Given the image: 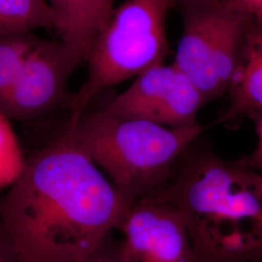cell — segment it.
I'll use <instances>...</instances> for the list:
<instances>
[{
  "instance_id": "1",
  "label": "cell",
  "mask_w": 262,
  "mask_h": 262,
  "mask_svg": "<svg viewBox=\"0 0 262 262\" xmlns=\"http://www.w3.org/2000/svg\"><path fill=\"white\" fill-rule=\"evenodd\" d=\"M132 204L64 129L26 159L0 197V223L19 262H75L103 244Z\"/></svg>"
},
{
  "instance_id": "2",
  "label": "cell",
  "mask_w": 262,
  "mask_h": 262,
  "mask_svg": "<svg viewBox=\"0 0 262 262\" xmlns=\"http://www.w3.org/2000/svg\"><path fill=\"white\" fill-rule=\"evenodd\" d=\"M198 141L159 195L182 215L194 262L261 260V172L223 159Z\"/></svg>"
},
{
  "instance_id": "3",
  "label": "cell",
  "mask_w": 262,
  "mask_h": 262,
  "mask_svg": "<svg viewBox=\"0 0 262 262\" xmlns=\"http://www.w3.org/2000/svg\"><path fill=\"white\" fill-rule=\"evenodd\" d=\"M206 126L169 128L123 120L103 109L84 112L66 130L123 196L134 203L161 192L186 150Z\"/></svg>"
},
{
  "instance_id": "4",
  "label": "cell",
  "mask_w": 262,
  "mask_h": 262,
  "mask_svg": "<svg viewBox=\"0 0 262 262\" xmlns=\"http://www.w3.org/2000/svg\"><path fill=\"white\" fill-rule=\"evenodd\" d=\"M177 1L124 0L114 7L85 56L88 75L72 96L67 123L75 122L106 90L164 62L166 20Z\"/></svg>"
},
{
  "instance_id": "5",
  "label": "cell",
  "mask_w": 262,
  "mask_h": 262,
  "mask_svg": "<svg viewBox=\"0 0 262 262\" xmlns=\"http://www.w3.org/2000/svg\"><path fill=\"white\" fill-rule=\"evenodd\" d=\"M176 6L183 28L173 63L209 103L228 94L252 17L226 0H178Z\"/></svg>"
},
{
  "instance_id": "6",
  "label": "cell",
  "mask_w": 262,
  "mask_h": 262,
  "mask_svg": "<svg viewBox=\"0 0 262 262\" xmlns=\"http://www.w3.org/2000/svg\"><path fill=\"white\" fill-rule=\"evenodd\" d=\"M204 105L201 94L187 76L173 62H162L137 76L103 110L123 120L186 128L200 124L197 115Z\"/></svg>"
},
{
  "instance_id": "7",
  "label": "cell",
  "mask_w": 262,
  "mask_h": 262,
  "mask_svg": "<svg viewBox=\"0 0 262 262\" xmlns=\"http://www.w3.org/2000/svg\"><path fill=\"white\" fill-rule=\"evenodd\" d=\"M83 56L66 42L42 39L29 54L0 112L14 121H31L70 105V77Z\"/></svg>"
},
{
  "instance_id": "8",
  "label": "cell",
  "mask_w": 262,
  "mask_h": 262,
  "mask_svg": "<svg viewBox=\"0 0 262 262\" xmlns=\"http://www.w3.org/2000/svg\"><path fill=\"white\" fill-rule=\"evenodd\" d=\"M117 229L123 262H194L182 215L159 194L135 201Z\"/></svg>"
},
{
  "instance_id": "9",
  "label": "cell",
  "mask_w": 262,
  "mask_h": 262,
  "mask_svg": "<svg viewBox=\"0 0 262 262\" xmlns=\"http://www.w3.org/2000/svg\"><path fill=\"white\" fill-rule=\"evenodd\" d=\"M230 103L219 122L258 117L262 113V19L246 30L229 91Z\"/></svg>"
},
{
  "instance_id": "10",
  "label": "cell",
  "mask_w": 262,
  "mask_h": 262,
  "mask_svg": "<svg viewBox=\"0 0 262 262\" xmlns=\"http://www.w3.org/2000/svg\"><path fill=\"white\" fill-rule=\"evenodd\" d=\"M116 0H64L60 40L74 48L83 58L92 47Z\"/></svg>"
},
{
  "instance_id": "11",
  "label": "cell",
  "mask_w": 262,
  "mask_h": 262,
  "mask_svg": "<svg viewBox=\"0 0 262 262\" xmlns=\"http://www.w3.org/2000/svg\"><path fill=\"white\" fill-rule=\"evenodd\" d=\"M60 19L47 0H0V36L60 29Z\"/></svg>"
},
{
  "instance_id": "12",
  "label": "cell",
  "mask_w": 262,
  "mask_h": 262,
  "mask_svg": "<svg viewBox=\"0 0 262 262\" xmlns=\"http://www.w3.org/2000/svg\"><path fill=\"white\" fill-rule=\"evenodd\" d=\"M40 40L34 32L0 36V110L21 67Z\"/></svg>"
},
{
  "instance_id": "13",
  "label": "cell",
  "mask_w": 262,
  "mask_h": 262,
  "mask_svg": "<svg viewBox=\"0 0 262 262\" xmlns=\"http://www.w3.org/2000/svg\"><path fill=\"white\" fill-rule=\"evenodd\" d=\"M25 161L10 120L0 112V191L15 183L25 166Z\"/></svg>"
},
{
  "instance_id": "14",
  "label": "cell",
  "mask_w": 262,
  "mask_h": 262,
  "mask_svg": "<svg viewBox=\"0 0 262 262\" xmlns=\"http://www.w3.org/2000/svg\"><path fill=\"white\" fill-rule=\"evenodd\" d=\"M75 262H123L121 241L116 240L112 233L94 253Z\"/></svg>"
},
{
  "instance_id": "15",
  "label": "cell",
  "mask_w": 262,
  "mask_h": 262,
  "mask_svg": "<svg viewBox=\"0 0 262 262\" xmlns=\"http://www.w3.org/2000/svg\"><path fill=\"white\" fill-rule=\"evenodd\" d=\"M256 131H257V145L253 150V154L251 155V157L246 159L244 162L262 173V113L257 117Z\"/></svg>"
},
{
  "instance_id": "16",
  "label": "cell",
  "mask_w": 262,
  "mask_h": 262,
  "mask_svg": "<svg viewBox=\"0 0 262 262\" xmlns=\"http://www.w3.org/2000/svg\"><path fill=\"white\" fill-rule=\"evenodd\" d=\"M0 262H19L15 249L0 223Z\"/></svg>"
},
{
  "instance_id": "17",
  "label": "cell",
  "mask_w": 262,
  "mask_h": 262,
  "mask_svg": "<svg viewBox=\"0 0 262 262\" xmlns=\"http://www.w3.org/2000/svg\"><path fill=\"white\" fill-rule=\"evenodd\" d=\"M244 11L252 19H262V0H226Z\"/></svg>"
}]
</instances>
